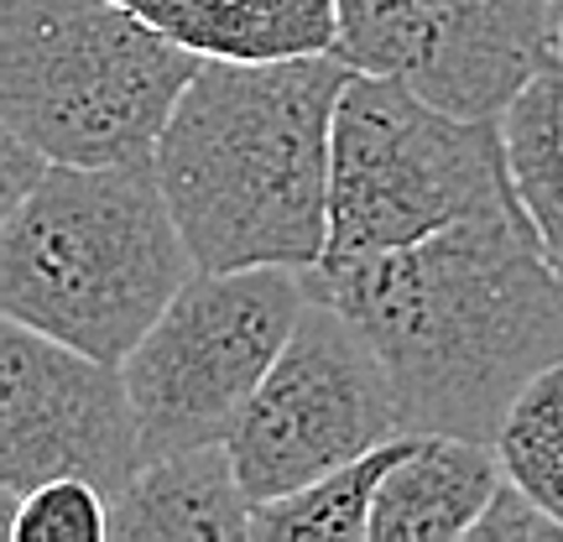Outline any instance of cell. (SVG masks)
Here are the masks:
<instances>
[{
	"mask_svg": "<svg viewBox=\"0 0 563 542\" xmlns=\"http://www.w3.org/2000/svg\"><path fill=\"white\" fill-rule=\"evenodd\" d=\"M308 287L382 350L407 433H501L506 407L563 361V272L517 188L428 241L323 256Z\"/></svg>",
	"mask_w": 563,
	"mask_h": 542,
	"instance_id": "obj_1",
	"label": "cell"
},
{
	"mask_svg": "<svg viewBox=\"0 0 563 542\" xmlns=\"http://www.w3.org/2000/svg\"><path fill=\"white\" fill-rule=\"evenodd\" d=\"M355 63H203L157 141V182L199 272L329 256L334 115Z\"/></svg>",
	"mask_w": 563,
	"mask_h": 542,
	"instance_id": "obj_2",
	"label": "cell"
},
{
	"mask_svg": "<svg viewBox=\"0 0 563 542\" xmlns=\"http://www.w3.org/2000/svg\"><path fill=\"white\" fill-rule=\"evenodd\" d=\"M194 272L152 162H53L0 214V313L95 361L125 365Z\"/></svg>",
	"mask_w": 563,
	"mask_h": 542,
	"instance_id": "obj_3",
	"label": "cell"
},
{
	"mask_svg": "<svg viewBox=\"0 0 563 542\" xmlns=\"http://www.w3.org/2000/svg\"><path fill=\"white\" fill-rule=\"evenodd\" d=\"M199 68L125 0H0V125L47 162H152Z\"/></svg>",
	"mask_w": 563,
	"mask_h": 542,
	"instance_id": "obj_4",
	"label": "cell"
},
{
	"mask_svg": "<svg viewBox=\"0 0 563 542\" xmlns=\"http://www.w3.org/2000/svg\"><path fill=\"white\" fill-rule=\"evenodd\" d=\"M511 193L496 115H460L391 74L344 89L329 157V256L428 241Z\"/></svg>",
	"mask_w": 563,
	"mask_h": 542,
	"instance_id": "obj_5",
	"label": "cell"
},
{
	"mask_svg": "<svg viewBox=\"0 0 563 542\" xmlns=\"http://www.w3.org/2000/svg\"><path fill=\"white\" fill-rule=\"evenodd\" d=\"M308 298L313 287L298 266L194 272L121 365L136 402L141 454L162 460L230 439Z\"/></svg>",
	"mask_w": 563,
	"mask_h": 542,
	"instance_id": "obj_6",
	"label": "cell"
},
{
	"mask_svg": "<svg viewBox=\"0 0 563 542\" xmlns=\"http://www.w3.org/2000/svg\"><path fill=\"white\" fill-rule=\"evenodd\" d=\"M402 433V402L382 350L344 308L313 292L224 443L262 506Z\"/></svg>",
	"mask_w": 563,
	"mask_h": 542,
	"instance_id": "obj_7",
	"label": "cell"
},
{
	"mask_svg": "<svg viewBox=\"0 0 563 542\" xmlns=\"http://www.w3.org/2000/svg\"><path fill=\"white\" fill-rule=\"evenodd\" d=\"M146 464L125 370L26 323H0V496L53 475H84L121 496Z\"/></svg>",
	"mask_w": 563,
	"mask_h": 542,
	"instance_id": "obj_8",
	"label": "cell"
},
{
	"mask_svg": "<svg viewBox=\"0 0 563 542\" xmlns=\"http://www.w3.org/2000/svg\"><path fill=\"white\" fill-rule=\"evenodd\" d=\"M340 58L460 115L501 104L548 58V0H340Z\"/></svg>",
	"mask_w": 563,
	"mask_h": 542,
	"instance_id": "obj_9",
	"label": "cell"
},
{
	"mask_svg": "<svg viewBox=\"0 0 563 542\" xmlns=\"http://www.w3.org/2000/svg\"><path fill=\"white\" fill-rule=\"evenodd\" d=\"M256 501L230 443H194L146 460L115 496L110 542H251Z\"/></svg>",
	"mask_w": 563,
	"mask_h": 542,
	"instance_id": "obj_10",
	"label": "cell"
},
{
	"mask_svg": "<svg viewBox=\"0 0 563 542\" xmlns=\"http://www.w3.org/2000/svg\"><path fill=\"white\" fill-rule=\"evenodd\" d=\"M506 480L490 439L412 433L376 490L371 542H464Z\"/></svg>",
	"mask_w": 563,
	"mask_h": 542,
	"instance_id": "obj_11",
	"label": "cell"
},
{
	"mask_svg": "<svg viewBox=\"0 0 563 542\" xmlns=\"http://www.w3.org/2000/svg\"><path fill=\"white\" fill-rule=\"evenodd\" d=\"M203 63H287L340 53V0H125Z\"/></svg>",
	"mask_w": 563,
	"mask_h": 542,
	"instance_id": "obj_12",
	"label": "cell"
},
{
	"mask_svg": "<svg viewBox=\"0 0 563 542\" xmlns=\"http://www.w3.org/2000/svg\"><path fill=\"white\" fill-rule=\"evenodd\" d=\"M506 173L548 262L563 272V58H543L501 104Z\"/></svg>",
	"mask_w": 563,
	"mask_h": 542,
	"instance_id": "obj_13",
	"label": "cell"
},
{
	"mask_svg": "<svg viewBox=\"0 0 563 542\" xmlns=\"http://www.w3.org/2000/svg\"><path fill=\"white\" fill-rule=\"evenodd\" d=\"M407 439L412 433L287 490L277 501H262L251 517V542H371L376 490H382L386 469L402 460Z\"/></svg>",
	"mask_w": 563,
	"mask_h": 542,
	"instance_id": "obj_14",
	"label": "cell"
},
{
	"mask_svg": "<svg viewBox=\"0 0 563 542\" xmlns=\"http://www.w3.org/2000/svg\"><path fill=\"white\" fill-rule=\"evenodd\" d=\"M506 480H517L532 501L563 522V361L522 386V397L506 407L496 433Z\"/></svg>",
	"mask_w": 563,
	"mask_h": 542,
	"instance_id": "obj_15",
	"label": "cell"
},
{
	"mask_svg": "<svg viewBox=\"0 0 563 542\" xmlns=\"http://www.w3.org/2000/svg\"><path fill=\"white\" fill-rule=\"evenodd\" d=\"M110 496L84 475H53L11 501V542H110Z\"/></svg>",
	"mask_w": 563,
	"mask_h": 542,
	"instance_id": "obj_16",
	"label": "cell"
},
{
	"mask_svg": "<svg viewBox=\"0 0 563 542\" xmlns=\"http://www.w3.org/2000/svg\"><path fill=\"white\" fill-rule=\"evenodd\" d=\"M464 542H563V522L532 501L517 480H501Z\"/></svg>",
	"mask_w": 563,
	"mask_h": 542,
	"instance_id": "obj_17",
	"label": "cell"
},
{
	"mask_svg": "<svg viewBox=\"0 0 563 542\" xmlns=\"http://www.w3.org/2000/svg\"><path fill=\"white\" fill-rule=\"evenodd\" d=\"M47 167H53V162L42 157L32 141H21L16 131H5V136H0V214H11V209L42 182Z\"/></svg>",
	"mask_w": 563,
	"mask_h": 542,
	"instance_id": "obj_18",
	"label": "cell"
},
{
	"mask_svg": "<svg viewBox=\"0 0 563 542\" xmlns=\"http://www.w3.org/2000/svg\"><path fill=\"white\" fill-rule=\"evenodd\" d=\"M548 58H563V0H548Z\"/></svg>",
	"mask_w": 563,
	"mask_h": 542,
	"instance_id": "obj_19",
	"label": "cell"
}]
</instances>
